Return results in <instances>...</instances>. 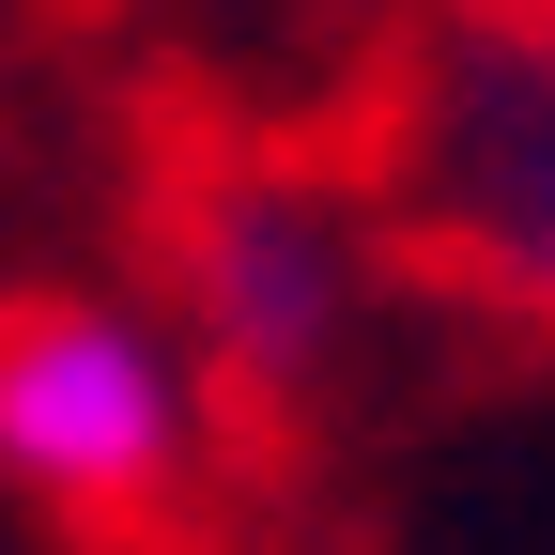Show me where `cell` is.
I'll list each match as a JSON object with an SVG mask.
<instances>
[{
  "label": "cell",
  "mask_w": 555,
  "mask_h": 555,
  "mask_svg": "<svg viewBox=\"0 0 555 555\" xmlns=\"http://www.w3.org/2000/svg\"><path fill=\"white\" fill-rule=\"evenodd\" d=\"M185 463V371L124 309H0V478L47 509H155Z\"/></svg>",
  "instance_id": "obj_1"
},
{
  "label": "cell",
  "mask_w": 555,
  "mask_h": 555,
  "mask_svg": "<svg viewBox=\"0 0 555 555\" xmlns=\"http://www.w3.org/2000/svg\"><path fill=\"white\" fill-rule=\"evenodd\" d=\"M324 309H339V262H324V232H309V201L232 185L217 217H201V324H217V356H232L247 386H309Z\"/></svg>",
  "instance_id": "obj_2"
}]
</instances>
